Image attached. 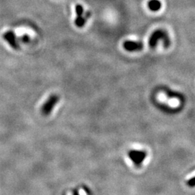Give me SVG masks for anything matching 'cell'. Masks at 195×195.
Returning a JSON list of instances; mask_svg holds the SVG:
<instances>
[{
    "label": "cell",
    "instance_id": "obj_1",
    "mask_svg": "<svg viewBox=\"0 0 195 195\" xmlns=\"http://www.w3.org/2000/svg\"><path fill=\"white\" fill-rule=\"evenodd\" d=\"M162 41L163 46L168 47L170 45V40L168 33L166 31L162 29H158L153 32L149 38V45L150 47L154 48L157 45V43Z\"/></svg>",
    "mask_w": 195,
    "mask_h": 195
},
{
    "label": "cell",
    "instance_id": "obj_2",
    "mask_svg": "<svg viewBox=\"0 0 195 195\" xmlns=\"http://www.w3.org/2000/svg\"><path fill=\"white\" fill-rule=\"evenodd\" d=\"M128 156L136 166H140L145 159L147 153L144 150H131L129 151Z\"/></svg>",
    "mask_w": 195,
    "mask_h": 195
},
{
    "label": "cell",
    "instance_id": "obj_3",
    "mask_svg": "<svg viewBox=\"0 0 195 195\" xmlns=\"http://www.w3.org/2000/svg\"><path fill=\"white\" fill-rule=\"evenodd\" d=\"M59 101V97L56 95H51L41 108V114L44 116H48L51 113L52 109L54 108Z\"/></svg>",
    "mask_w": 195,
    "mask_h": 195
},
{
    "label": "cell",
    "instance_id": "obj_4",
    "mask_svg": "<svg viewBox=\"0 0 195 195\" xmlns=\"http://www.w3.org/2000/svg\"><path fill=\"white\" fill-rule=\"evenodd\" d=\"M123 46L124 49L128 51H137L143 49V43L140 41L127 40L124 42Z\"/></svg>",
    "mask_w": 195,
    "mask_h": 195
},
{
    "label": "cell",
    "instance_id": "obj_5",
    "mask_svg": "<svg viewBox=\"0 0 195 195\" xmlns=\"http://www.w3.org/2000/svg\"><path fill=\"white\" fill-rule=\"evenodd\" d=\"M3 38H4V40H7V43L12 46V49H15V50L18 49V44H17V41H16L15 35L14 34L12 31L6 32L4 34V36H3Z\"/></svg>",
    "mask_w": 195,
    "mask_h": 195
},
{
    "label": "cell",
    "instance_id": "obj_6",
    "mask_svg": "<svg viewBox=\"0 0 195 195\" xmlns=\"http://www.w3.org/2000/svg\"><path fill=\"white\" fill-rule=\"evenodd\" d=\"M148 7L151 11L157 12L161 8V2L159 0H150L148 2Z\"/></svg>",
    "mask_w": 195,
    "mask_h": 195
},
{
    "label": "cell",
    "instance_id": "obj_7",
    "mask_svg": "<svg viewBox=\"0 0 195 195\" xmlns=\"http://www.w3.org/2000/svg\"><path fill=\"white\" fill-rule=\"evenodd\" d=\"M87 19L85 17H82V16H79V17H77L76 20H75V23L77 27H82L85 25V23H86Z\"/></svg>",
    "mask_w": 195,
    "mask_h": 195
},
{
    "label": "cell",
    "instance_id": "obj_8",
    "mask_svg": "<svg viewBox=\"0 0 195 195\" xmlns=\"http://www.w3.org/2000/svg\"><path fill=\"white\" fill-rule=\"evenodd\" d=\"M75 11H76L77 17H79V16H82L83 14V7L80 4H77L76 7H75Z\"/></svg>",
    "mask_w": 195,
    "mask_h": 195
},
{
    "label": "cell",
    "instance_id": "obj_9",
    "mask_svg": "<svg viewBox=\"0 0 195 195\" xmlns=\"http://www.w3.org/2000/svg\"><path fill=\"white\" fill-rule=\"evenodd\" d=\"M187 185L189 186H190V187H194V186H195V176L188 181Z\"/></svg>",
    "mask_w": 195,
    "mask_h": 195
},
{
    "label": "cell",
    "instance_id": "obj_10",
    "mask_svg": "<svg viewBox=\"0 0 195 195\" xmlns=\"http://www.w3.org/2000/svg\"><path fill=\"white\" fill-rule=\"evenodd\" d=\"M23 42H25V43H26V42L27 41V40H29V38H28V36H24L23 37Z\"/></svg>",
    "mask_w": 195,
    "mask_h": 195
}]
</instances>
